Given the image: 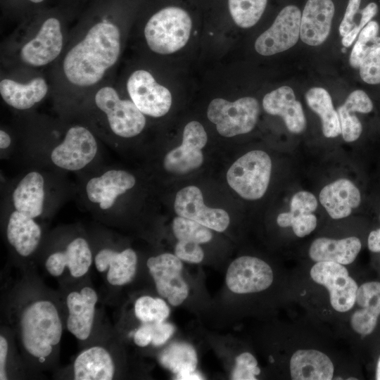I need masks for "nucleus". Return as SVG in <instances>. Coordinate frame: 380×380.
<instances>
[{
  "label": "nucleus",
  "mask_w": 380,
  "mask_h": 380,
  "mask_svg": "<svg viewBox=\"0 0 380 380\" xmlns=\"http://www.w3.org/2000/svg\"><path fill=\"white\" fill-rule=\"evenodd\" d=\"M120 52L118 27L111 23L99 22L68 52L63 63L64 74L74 85H94L116 63Z\"/></svg>",
  "instance_id": "obj_1"
},
{
  "label": "nucleus",
  "mask_w": 380,
  "mask_h": 380,
  "mask_svg": "<svg viewBox=\"0 0 380 380\" xmlns=\"http://www.w3.org/2000/svg\"><path fill=\"white\" fill-rule=\"evenodd\" d=\"M19 327L23 348L38 359L51 355L63 332L57 308L46 300H35L27 305L21 313Z\"/></svg>",
  "instance_id": "obj_2"
},
{
  "label": "nucleus",
  "mask_w": 380,
  "mask_h": 380,
  "mask_svg": "<svg viewBox=\"0 0 380 380\" xmlns=\"http://www.w3.org/2000/svg\"><path fill=\"white\" fill-rule=\"evenodd\" d=\"M191 27V18L184 9L167 6L150 18L144 28V36L153 52L170 54L186 45Z\"/></svg>",
  "instance_id": "obj_3"
},
{
  "label": "nucleus",
  "mask_w": 380,
  "mask_h": 380,
  "mask_svg": "<svg viewBox=\"0 0 380 380\" xmlns=\"http://www.w3.org/2000/svg\"><path fill=\"white\" fill-rule=\"evenodd\" d=\"M272 160L264 151H251L238 158L227 172L229 186L241 198L254 201L262 198L269 186Z\"/></svg>",
  "instance_id": "obj_4"
},
{
  "label": "nucleus",
  "mask_w": 380,
  "mask_h": 380,
  "mask_svg": "<svg viewBox=\"0 0 380 380\" xmlns=\"http://www.w3.org/2000/svg\"><path fill=\"white\" fill-rule=\"evenodd\" d=\"M259 113V103L253 97H243L234 102L217 98L210 103L207 116L220 135L232 137L250 132L257 123Z\"/></svg>",
  "instance_id": "obj_5"
},
{
  "label": "nucleus",
  "mask_w": 380,
  "mask_h": 380,
  "mask_svg": "<svg viewBox=\"0 0 380 380\" xmlns=\"http://www.w3.org/2000/svg\"><path fill=\"white\" fill-rule=\"evenodd\" d=\"M96 106L107 117L113 132L124 138L134 137L141 132L146 118L132 101L121 99L111 87L101 88L95 95Z\"/></svg>",
  "instance_id": "obj_6"
},
{
  "label": "nucleus",
  "mask_w": 380,
  "mask_h": 380,
  "mask_svg": "<svg viewBox=\"0 0 380 380\" xmlns=\"http://www.w3.org/2000/svg\"><path fill=\"white\" fill-rule=\"evenodd\" d=\"M310 274L315 283L327 288L334 310L344 312L354 306L358 286L343 265L317 262L312 267Z\"/></svg>",
  "instance_id": "obj_7"
},
{
  "label": "nucleus",
  "mask_w": 380,
  "mask_h": 380,
  "mask_svg": "<svg viewBox=\"0 0 380 380\" xmlns=\"http://www.w3.org/2000/svg\"><path fill=\"white\" fill-rule=\"evenodd\" d=\"M97 151V142L91 132L75 125L69 128L63 141L52 150L51 159L61 169L76 171L90 163Z\"/></svg>",
  "instance_id": "obj_8"
},
{
  "label": "nucleus",
  "mask_w": 380,
  "mask_h": 380,
  "mask_svg": "<svg viewBox=\"0 0 380 380\" xmlns=\"http://www.w3.org/2000/svg\"><path fill=\"white\" fill-rule=\"evenodd\" d=\"M301 14L294 5L284 7L271 27L257 38L255 51L262 56H272L293 46L300 37Z\"/></svg>",
  "instance_id": "obj_9"
},
{
  "label": "nucleus",
  "mask_w": 380,
  "mask_h": 380,
  "mask_svg": "<svg viewBox=\"0 0 380 380\" xmlns=\"http://www.w3.org/2000/svg\"><path fill=\"white\" fill-rule=\"evenodd\" d=\"M127 89L131 100L144 115L162 117L171 107L170 91L146 70L134 71L127 82Z\"/></svg>",
  "instance_id": "obj_10"
},
{
  "label": "nucleus",
  "mask_w": 380,
  "mask_h": 380,
  "mask_svg": "<svg viewBox=\"0 0 380 380\" xmlns=\"http://www.w3.org/2000/svg\"><path fill=\"white\" fill-rule=\"evenodd\" d=\"M208 137L203 125L198 121L186 124L183 131L182 143L165 156L163 166L166 171L184 175L201 166L203 162L202 148Z\"/></svg>",
  "instance_id": "obj_11"
},
{
  "label": "nucleus",
  "mask_w": 380,
  "mask_h": 380,
  "mask_svg": "<svg viewBox=\"0 0 380 380\" xmlns=\"http://www.w3.org/2000/svg\"><path fill=\"white\" fill-rule=\"evenodd\" d=\"M156 290L175 306L180 305L187 297L189 288L181 275L182 263L171 253H163L151 257L147 261Z\"/></svg>",
  "instance_id": "obj_12"
},
{
  "label": "nucleus",
  "mask_w": 380,
  "mask_h": 380,
  "mask_svg": "<svg viewBox=\"0 0 380 380\" xmlns=\"http://www.w3.org/2000/svg\"><path fill=\"white\" fill-rule=\"evenodd\" d=\"M273 281L270 266L262 260L251 256H242L229 266L226 283L236 293H249L265 290Z\"/></svg>",
  "instance_id": "obj_13"
},
{
  "label": "nucleus",
  "mask_w": 380,
  "mask_h": 380,
  "mask_svg": "<svg viewBox=\"0 0 380 380\" xmlns=\"http://www.w3.org/2000/svg\"><path fill=\"white\" fill-rule=\"evenodd\" d=\"M174 208L178 216L194 220L210 229L222 232L229 224V216L223 209L212 208L204 204L201 191L196 186L179 190Z\"/></svg>",
  "instance_id": "obj_14"
},
{
  "label": "nucleus",
  "mask_w": 380,
  "mask_h": 380,
  "mask_svg": "<svg viewBox=\"0 0 380 380\" xmlns=\"http://www.w3.org/2000/svg\"><path fill=\"white\" fill-rule=\"evenodd\" d=\"M62 48L61 23L58 19L49 18L42 25L35 37L23 46L20 55L24 63L38 67L56 59Z\"/></svg>",
  "instance_id": "obj_15"
},
{
  "label": "nucleus",
  "mask_w": 380,
  "mask_h": 380,
  "mask_svg": "<svg viewBox=\"0 0 380 380\" xmlns=\"http://www.w3.org/2000/svg\"><path fill=\"white\" fill-rule=\"evenodd\" d=\"M334 12L331 0H308L301 14L302 42L312 46L324 42L330 33Z\"/></svg>",
  "instance_id": "obj_16"
},
{
  "label": "nucleus",
  "mask_w": 380,
  "mask_h": 380,
  "mask_svg": "<svg viewBox=\"0 0 380 380\" xmlns=\"http://www.w3.org/2000/svg\"><path fill=\"white\" fill-rule=\"evenodd\" d=\"M136 183L133 175L122 170H110L90 179L86 185L88 199L102 210L110 209L117 198L132 189Z\"/></svg>",
  "instance_id": "obj_17"
},
{
  "label": "nucleus",
  "mask_w": 380,
  "mask_h": 380,
  "mask_svg": "<svg viewBox=\"0 0 380 380\" xmlns=\"http://www.w3.org/2000/svg\"><path fill=\"white\" fill-rule=\"evenodd\" d=\"M262 107L267 113L281 117L290 132L305 131L307 122L302 104L290 87L282 86L267 93L262 99Z\"/></svg>",
  "instance_id": "obj_18"
},
{
  "label": "nucleus",
  "mask_w": 380,
  "mask_h": 380,
  "mask_svg": "<svg viewBox=\"0 0 380 380\" xmlns=\"http://www.w3.org/2000/svg\"><path fill=\"white\" fill-rule=\"evenodd\" d=\"M97 300V293L89 286L72 291L67 296V328L80 340H86L91 334Z\"/></svg>",
  "instance_id": "obj_19"
},
{
  "label": "nucleus",
  "mask_w": 380,
  "mask_h": 380,
  "mask_svg": "<svg viewBox=\"0 0 380 380\" xmlns=\"http://www.w3.org/2000/svg\"><path fill=\"white\" fill-rule=\"evenodd\" d=\"M319 198L321 205L334 220L348 217L353 209L357 208L361 203L360 190L346 178L336 179L324 186Z\"/></svg>",
  "instance_id": "obj_20"
},
{
  "label": "nucleus",
  "mask_w": 380,
  "mask_h": 380,
  "mask_svg": "<svg viewBox=\"0 0 380 380\" xmlns=\"http://www.w3.org/2000/svg\"><path fill=\"white\" fill-rule=\"evenodd\" d=\"M91 262L92 254L88 242L77 237L69 243L65 251L51 254L45 267L54 277L61 276L67 267L72 277H81L89 271Z\"/></svg>",
  "instance_id": "obj_21"
},
{
  "label": "nucleus",
  "mask_w": 380,
  "mask_h": 380,
  "mask_svg": "<svg viewBox=\"0 0 380 380\" xmlns=\"http://www.w3.org/2000/svg\"><path fill=\"white\" fill-rule=\"evenodd\" d=\"M99 272L108 269L107 280L113 286H122L130 282L136 273L137 256L131 248L117 252L110 248L100 250L94 258Z\"/></svg>",
  "instance_id": "obj_22"
},
{
  "label": "nucleus",
  "mask_w": 380,
  "mask_h": 380,
  "mask_svg": "<svg viewBox=\"0 0 380 380\" xmlns=\"http://www.w3.org/2000/svg\"><path fill=\"white\" fill-rule=\"evenodd\" d=\"M355 303L360 308L351 316V327L359 334H370L380 315V282L369 281L358 287Z\"/></svg>",
  "instance_id": "obj_23"
},
{
  "label": "nucleus",
  "mask_w": 380,
  "mask_h": 380,
  "mask_svg": "<svg viewBox=\"0 0 380 380\" xmlns=\"http://www.w3.org/2000/svg\"><path fill=\"white\" fill-rule=\"evenodd\" d=\"M334 367L330 358L315 349H300L291 356L290 372L293 380H330Z\"/></svg>",
  "instance_id": "obj_24"
},
{
  "label": "nucleus",
  "mask_w": 380,
  "mask_h": 380,
  "mask_svg": "<svg viewBox=\"0 0 380 380\" xmlns=\"http://www.w3.org/2000/svg\"><path fill=\"white\" fill-rule=\"evenodd\" d=\"M361 247L360 240L355 236L341 239L319 237L311 243L309 255L316 262L329 261L349 265L355 260Z\"/></svg>",
  "instance_id": "obj_25"
},
{
  "label": "nucleus",
  "mask_w": 380,
  "mask_h": 380,
  "mask_svg": "<svg viewBox=\"0 0 380 380\" xmlns=\"http://www.w3.org/2000/svg\"><path fill=\"white\" fill-rule=\"evenodd\" d=\"M73 373L76 380H110L114 376L115 365L106 348L93 346L77 355Z\"/></svg>",
  "instance_id": "obj_26"
},
{
  "label": "nucleus",
  "mask_w": 380,
  "mask_h": 380,
  "mask_svg": "<svg viewBox=\"0 0 380 380\" xmlns=\"http://www.w3.org/2000/svg\"><path fill=\"white\" fill-rule=\"evenodd\" d=\"M6 236L8 243L15 251L20 255L27 257L38 247L42 229L34 218L15 210L8 219Z\"/></svg>",
  "instance_id": "obj_27"
},
{
  "label": "nucleus",
  "mask_w": 380,
  "mask_h": 380,
  "mask_svg": "<svg viewBox=\"0 0 380 380\" xmlns=\"http://www.w3.org/2000/svg\"><path fill=\"white\" fill-rule=\"evenodd\" d=\"M13 203L15 210L35 218L43 213L44 180L38 172H30L18 183L13 192Z\"/></svg>",
  "instance_id": "obj_28"
},
{
  "label": "nucleus",
  "mask_w": 380,
  "mask_h": 380,
  "mask_svg": "<svg viewBox=\"0 0 380 380\" xmlns=\"http://www.w3.org/2000/svg\"><path fill=\"white\" fill-rule=\"evenodd\" d=\"M48 86L42 77H35L27 84L11 79L0 82V94L10 106L18 110H27L41 101L46 95Z\"/></svg>",
  "instance_id": "obj_29"
},
{
  "label": "nucleus",
  "mask_w": 380,
  "mask_h": 380,
  "mask_svg": "<svg viewBox=\"0 0 380 380\" xmlns=\"http://www.w3.org/2000/svg\"><path fill=\"white\" fill-rule=\"evenodd\" d=\"M372 109L373 103L364 91L357 89L349 94L344 103L337 109L341 134L345 141H355L362 134V126L355 113H369Z\"/></svg>",
  "instance_id": "obj_30"
},
{
  "label": "nucleus",
  "mask_w": 380,
  "mask_h": 380,
  "mask_svg": "<svg viewBox=\"0 0 380 380\" xmlns=\"http://www.w3.org/2000/svg\"><path fill=\"white\" fill-rule=\"evenodd\" d=\"M305 100L310 109L320 118L325 137L334 138L341 134L338 113L334 107L329 93L325 89H310L305 94Z\"/></svg>",
  "instance_id": "obj_31"
},
{
  "label": "nucleus",
  "mask_w": 380,
  "mask_h": 380,
  "mask_svg": "<svg viewBox=\"0 0 380 380\" xmlns=\"http://www.w3.org/2000/svg\"><path fill=\"white\" fill-rule=\"evenodd\" d=\"M160 360L165 367L175 374L194 372L197 365L194 348L182 343L170 345L162 353Z\"/></svg>",
  "instance_id": "obj_32"
},
{
  "label": "nucleus",
  "mask_w": 380,
  "mask_h": 380,
  "mask_svg": "<svg viewBox=\"0 0 380 380\" xmlns=\"http://www.w3.org/2000/svg\"><path fill=\"white\" fill-rule=\"evenodd\" d=\"M267 0H228L230 15L240 27L255 25L262 15Z\"/></svg>",
  "instance_id": "obj_33"
},
{
  "label": "nucleus",
  "mask_w": 380,
  "mask_h": 380,
  "mask_svg": "<svg viewBox=\"0 0 380 380\" xmlns=\"http://www.w3.org/2000/svg\"><path fill=\"white\" fill-rule=\"evenodd\" d=\"M172 230L178 241H188L201 244L209 242L213 238L209 228L181 216L173 220Z\"/></svg>",
  "instance_id": "obj_34"
},
{
  "label": "nucleus",
  "mask_w": 380,
  "mask_h": 380,
  "mask_svg": "<svg viewBox=\"0 0 380 380\" xmlns=\"http://www.w3.org/2000/svg\"><path fill=\"white\" fill-rule=\"evenodd\" d=\"M134 312L144 324L159 323L164 322L168 317L170 309L163 299L145 296L137 300Z\"/></svg>",
  "instance_id": "obj_35"
},
{
  "label": "nucleus",
  "mask_w": 380,
  "mask_h": 380,
  "mask_svg": "<svg viewBox=\"0 0 380 380\" xmlns=\"http://www.w3.org/2000/svg\"><path fill=\"white\" fill-rule=\"evenodd\" d=\"M277 223L281 227H291L294 234L301 238L315 229L317 220L313 213L293 214L289 211L279 214Z\"/></svg>",
  "instance_id": "obj_36"
},
{
  "label": "nucleus",
  "mask_w": 380,
  "mask_h": 380,
  "mask_svg": "<svg viewBox=\"0 0 380 380\" xmlns=\"http://www.w3.org/2000/svg\"><path fill=\"white\" fill-rule=\"evenodd\" d=\"M260 373L258 362L255 357L249 353H243L236 358V366L232 372L234 380H255L256 376Z\"/></svg>",
  "instance_id": "obj_37"
},
{
  "label": "nucleus",
  "mask_w": 380,
  "mask_h": 380,
  "mask_svg": "<svg viewBox=\"0 0 380 380\" xmlns=\"http://www.w3.org/2000/svg\"><path fill=\"white\" fill-rule=\"evenodd\" d=\"M360 75L367 84L380 83V47L372 51L360 66Z\"/></svg>",
  "instance_id": "obj_38"
},
{
  "label": "nucleus",
  "mask_w": 380,
  "mask_h": 380,
  "mask_svg": "<svg viewBox=\"0 0 380 380\" xmlns=\"http://www.w3.org/2000/svg\"><path fill=\"white\" fill-rule=\"evenodd\" d=\"M317 205V200L313 194L308 191H300L292 196L289 212L293 214L313 213Z\"/></svg>",
  "instance_id": "obj_39"
},
{
  "label": "nucleus",
  "mask_w": 380,
  "mask_h": 380,
  "mask_svg": "<svg viewBox=\"0 0 380 380\" xmlns=\"http://www.w3.org/2000/svg\"><path fill=\"white\" fill-rule=\"evenodd\" d=\"M175 252V255L180 260L191 263H199L204 257V253L200 244L192 241H178Z\"/></svg>",
  "instance_id": "obj_40"
},
{
  "label": "nucleus",
  "mask_w": 380,
  "mask_h": 380,
  "mask_svg": "<svg viewBox=\"0 0 380 380\" xmlns=\"http://www.w3.org/2000/svg\"><path fill=\"white\" fill-rule=\"evenodd\" d=\"M380 47V37L363 43L357 41L352 49L349 62L353 68H360L362 61L372 51Z\"/></svg>",
  "instance_id": "obj_41"
},
{
  "label": "nucleus",
  "mask_w": 380,
  "mask_h": 380,
  "mask_svg": "<svg viewBox=\"0 0 380 380\" xmlns=\"http://www.w3.org/2000/svg\"><path fill=\"white\" fill-rule=\"evenodd\" d=\"M360 2L361 0H349L339 26V33L341 37L346 35L357 25L354 23V18L359 10Z\"/></svg>",
  "instance_id": "obj_42"
},
{
  "label": "nucleus",
  "mask_w": 380,
  "mask_h": 380,
  "mask_svg": "<svg viewBox=\"0 0 380 380\" xmlns=\"http://www.w3.org/2000/svg\"><path fill=\"white\" fill-rule=\"evenodd\" d=\"M152 327L151 343L156 346L165 343L174 331V327L164 322L151 323Z\"/></svg>",
  "instance_id": "obj_43"
},
{
  "label": "nucleus",
  "mask_w": 380,
  "mask_h": 380,
  "mask_svg": "<svg viewBox=\"0 0 380 380\" xmlns=\"http://www.w3.org/2000/svg\"><path fill=\"white\" fill-rule=\"evenodd\" d=\"M134 343L140 346H148L152 341V327L151 323L144 324L134 334Z\"/></svg>",
  "instance_id": "obj_44"
},
{
  "label": "nucleus",
  "mask_w": 380,
  "mask_h": 380,
  "mask_svg": "<svg viewBox=\"0 0 380 380\" xmlns=\"http://www.w3.org/2000/svg\"><path fill=\"white\" fill-rule=\"evenodd\" d=\"M379 25L377 22L369 21L359 33L357 41L366 43L377 36L379 32Z\"/></svg>",
  "instance_id": "obj_45"
},
{
  "label": "nucleus",
  "mask_w": 380,
  "mask_h": 380,
  "mask_svg": "<svg viewBox=\"0 0 380 380\" xmlns=\"http://www.w3.org/2000/svg\"><path fill=\"white\" fill-rule=\"evenodd\" d=\"M378 10L377 5L374 3H369L365 8L361 11V18L356 27L360 32L362 29L373 18L376 14Z\"/></svg>",
  "instance_id": "obj_46"
},
{
  "label": "nucleus",
  "mask_w": 380,
  "mask_h": 380,
  "mask_svg": "<svg viewBox=\"0 0 380 380\" xmlns=\"http://www.w3.org/2000/svg\"><path fill=\"white\" fill-rule=\"evenodd\" d=\"M8 350V341L3 336H0V379H8L6 365Z\"/></svg>",
  "instance_id": "obj_47"
},
{
  "label": "nucleus",
  "mask_w": 380,
  "mask_h": 380,
  "mask_svg": "<svg viewBox=\"0 0 380 380\" xmlns=\"http://www.w3.org/2000/svg\"><path fill=\"white\" fill-rule=\"evenodd\" d=\"M368 248L372 252H380V228L370 232L368 236Z\"/></svg>",
  "instance_id": "obj_48"
},
{
  "label": "nucleus",
  "mask_w": 380,
  "mask_h": 380,
  "mask_svg": "<svg viewBox=\"0 0 380 380\" xmlns=\"http://www.w3.org/2000/svg\"><path fill=\"white\" fill-rule=\"evenodd\" d=\"M177 379L179 380H199L202 376L195 371L186 373L177 374Z\"/></svg>",
  "instance_id": "obj_49"
},
{
  "label": "nucleus",
  "mask_w": 380,
  "mask_h": 380,
  "mask_svg": "<svg viewBox=\"0 0 380 380\" xmlns=\"http://www.w3.org/2000/svg\"><path fill=\"white\" fill-rule=\"evenodd\" d=\"M11 139L8 133L1 129L0 131V148L6 149L11 145Z\"/></svg>",
  "instance_id": "obj_50"
},
{
  "label": "nucleus",
  "mask_w": 380,
  "mask_h": 380,
  "mask_svg": "<svg viewBox=\"0 0 380 380\" xmlns=\"http://www.w3.org/2000/svg\"><path fill=\"white\" fill-rule=\"evenodd\" d=\"M376 379L377 380H380V357H379V359L378 360V362H377Z\"/></svg>",
  "instance_id": "obj_51"
},
{
  "label": "nucleus",
  "mask_w": 380,
  "mask_h": 380,
  "mask_svg": "<svg viewBox=\"0 0 380 380\" xmlns=\"http://www.w3.org/2000/svg\"><path fill=\"white\" fill-rule=\"evenodd\" d=\"M30 1L34 3H39V2L43 1L44 0H30Z\"/></svg>",
  "instance_id": "obj_52"
}]
</instances>
